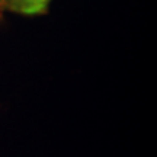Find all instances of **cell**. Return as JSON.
I'll return each instance as SVG.
<instances>
[{"label":"cell","mask_w":157,"mask_h":157,"mask_svg":"<svg viewBox=\"0 0 157 157\" xmlns=\"http://www.w3.org/2000/svg\"><path fill=\"white\" fill-rule=\"evenodd\" d=\"M51 0H0V10L25 16L45 15Z\"/></svg>","instance_id":"cell-1"}]
</instances>
